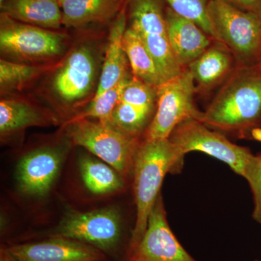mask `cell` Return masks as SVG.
Masks as SVG:
<instances>
[{
	"label": "cell",
	"mask_w": 261,
	"mask_h": 261,
	"mask_svg": "<svg viewBox=\"0 0 261 261\" xmlns=\"http://www.w3.org/2000/svg\"><path fill=\"white\" fill-rule=\"evenodd\" d=\"M106 47L97 36L84 34L49 70L43 84V94L55 107L73 111L94 99Z\"/></svg>",
	"instance_id": "6da1fadb"
},
{
	"label": "cell",
	"mask_w": 261,
	"mask_h": 261,
	"mask_svg": "<svg viewBox=\"0 0 261 261\" xmlns=\"http://www.w3.org/2000/svg\"><path fill=\"white\" fill-rule=\"evenodd\" d=\"M206 126L261 142V67L237 66L202 114Z\"/></svg>",
	"instance_id": "7a4b0ae2"
},
{
	"label": "cell",
	"mask_w": 261,
	"mask_h": 261,
	"mask_svg": "<svg viewBox=\"0 0 261 261\" xmlns=\"http://www.w3.org/2000/svg\"><path fill=\"white\" fill-rule=\"evenodd\" d=\"M185 154L168 139L140 142L134 161V193L137 217L130 235L129 256L147 228L149 214L166 173L181 168Z\"/></svg>",
	"instance_id": "3957f363"
},
{
	"label": "cell",
	"mask_w": 261,
	"mask_h": 261,
	"mask_svg": "<svg viewBox=\"0 0 261 261\" xmlns=\"http://www.w3.org/2000/svg\"><path fill=\"white\" fill-rule=\"evenodd\" d=\"M69 43L66 33L20 23L0 13L3 59L25 64H54L66 54Z\"/></svg>",
	"instance_id": "277c9868"
},
{
	"label": "cell",
	"mask_w": 261,
	"mask_h": 261,
	"mask_svg": "<svg viewBox=\"0 0 261 261\" xmlns=\"http://www.w3.org/2000/svg\"><path fill=\"white\" fill-rule=\"evenodd\" d=\"M214 40L226 46L238 66L257 65L261 58V16L221 0H210L207 9Z\"/></svg>",
	"instance_id": "5b68a950"
},
{
	"label": "cell",
	"mask_w": 261,
	"mask_h": 261,
	"mask_svg": "<svg viewBox=\"0 0 261 261\" xmlns=\"http://www.w3.org/2000/svg\"><path fill=\"white\" fill-rule=\"evenodd\" d=\"M49 236L81 242L99 250L108 259L118 258L123 253L128 261L121 216L113 207L89 212L68 211Z\"/></svg>",
	"instance_id": "8992f818"
},
{
	"label": "cell",
	"mask_w": 261,
	"mask_h": 261,
	"mask_svg": "<svg viewBox=\"0 0 261 261\" xmlns=\"http://www.w3.org/2000/svg\"><path fill=\"white\" fill-rule=\"evenodd\" d=\"M67 137L126 176L134 168L140 137L123 133L109 123L92 119H71L65 126Z\"/></svg>",
	"instance_id": "52a82bcc"
},
{
	"label": "cell",
	"mask_w": 261,
	"mask_h": 261,
	"mask_svg": "<svg viewBox=\"0 0 261 261\" xmlns=\"http://www.w3.org/2000/svg\"><path fill=\"white\" fill-rule=\"evenodd\" d=\"M166 3L163 0H126L127 27L142 39L166 81L177 76L183 68L168 40Z\"/></svg>",
	"instance_id": "ba28073f"
},
{
	"label": "cell",
	"mask_w": 261,
	"mask_h": 261,
	"mask_svg": "<svg viewBox=\"0 0 261 261\" xmlns=\"http://www.w3.org/2000/svg\"><path fill=\"white\" fill-rule=\"evenodd\" d=\"M195 81L185 68L177 76L166 81L157 89V109L146 130L145 139L169 138L174 128L189 119L202 121L203 112L196 106Z\"/></svg>",
	"instance_id": "9c48e42d"
},
{
	"label": "cell",
	"mask_w": 261,
	"mask_h": 261,
	"mask_svg": "<svg viewBox=\"0 0 261 261\" xmlns=\"http://www.w3.org/2000/svg\"><path fill=\"white\" fill-rule=\"evenodd\" d=\"M169 140L185 154L194 151L203 152L226 163L243 177L247 163L253 156L247 147L233 143L219 130L195 119L186 120L178 124Z\"/></svg>",
	"instance_id": "30bf717a"
},
{
	"label": "cell",
	"mask_w": 261,
	"mask_h": 261,
	"mask_svg": "<svg viewBox=\"0 0 261 261\" xmlns=\"http://www.w3.org/2000/svg\"><path fill=\"white\" fill-rule=\"evenodd\" d=\"M0 261H108L106 255L88 245L61 237L37 241L3 244Z\"/></svg>",
	"instance_id": "8fae6325"
},
{
	"label": "cell",
	"mask_w": 261,
	"mask_h": 261,
	"mask_svg": "<svg viewBox=\"0 0 261 261\" xmlns=\"http://www.w3.org/2000/svg\"><path fill=\"white\" fill-rule=\"evenodd\" d=\"M128 261H197L171 231L161 194L149 214L145 232Z\"/></svg>",
	"instance_id": "7c38bea8"
},
{
	"label": "cell",
	"mask_w": 261,
	"mask_h": 261,
	"mask_svg": "<svg viewBox=\"0 0 261 261\" xmlns=\"http://www.w3.org/2000/svg\"><path fill=\"white\" fill-rule=\"evenodd\" d=\"M68 144L42 146L22 158L17 166L19 187L27 195H47L58 176Z\"/></svg>",
	"instance_id": "4fadbf2b"
},
{
	"label": "cell",
	"mask_w": 261,
	"mask_h": 261,
	"mask_svg": "<svg viewBox=\"0 0 261 261\" xmlns=\"http://www.w3.org/2000/svg\"><path fill=\"white\" fill-rule=\"evenodd\" d=\"M168 40L176 61L183 69L201 56L214 39L190 19L182 17L166 6Z\"/></svg>",
	"instance_id": "5bb4252c"
},
{
	"label": "cell",
	"mask_w": 261,
	"mask_h": 261,
	"mask_svg": "<svg viewBox=\"0 0 261 261\" xmlns=\"http://www.w3.org/2000/svg\"><path fill=\"white\" fill-rule=\"evenodd\" d=\"M237 66L229 49L222 43L214 40L187 69L193 77L197 92L206 93L224 83Z\"/></svg>",
	"instance_id": "9a60e30c"
},
{
	"label": "cell",
	"mask_w": 261,
	"mask_h": 261,
	"mask_svg": "<svg viewBox=\"0 0 261 261\" xmlns=\"http://www.w3.org/2000/svg\"><path fill=\"white\" fill-rule=\"evenodd\" d=\"M58 1L63 13V27L78 31L111 23L126 3V0Z\"/></svg>",
	"instance_id": "2e32d148"
},
{
	"label": "cell",
	"mask_w": 261,
	"mask_h": 261,
	"mask_svg": "<svg viewBox=\"0 0 261 261\" xmlns=\"http://www.w3.org/2000/svg\"><path fill=\"white\" fill-rule=\"evenodd\" d=\"M109 25L100 80L94 97L130 76L128 71L129 63L123 46L127 27L126 5Z\"/></svg>",
	"instance_id": "e0dca14e"
},
{
	"label": "cell",
	"mask_w": 261,
	"mask_h": 261,
	"mask_svg": "<svg viewBox=\"0 0 261 261\" xmlns=\"http://www.w3.org/2000/svg\"><path fill=\"white\" fill-rule=\"evenodd\" d=\"M0 13L29 25L61 30L63 13L58 0H4Z\"/></svg>",
	"instance_id": "ac0fdd59"
},
{
	"label": "cell",
	"mask_w": 261,
	"mask_h": 261,
	"mask_svg": "<svg viewBox=\"0 0 261 261\" xmlns=\"http://www.w3.org/2000/svg\"><path fill=\"white\" fill-rule=\"evenodd\" d=\"M57 121L54 115L20 98H3L0 102L2 138L33 126H43Z\"/></svg>",
	"instance_id": "d6986e66"
},
{
	"label": "cell",
	"mask_w": 261,
	"mask_h": 261,
	"mask_svg": "<svg viewBox=\"0 0 261 261\" xmlns=\"http://www.w3.org/2000/svg\"><path fill=\"white\" fill-rule=\"evenodd\" d=\"M123 46L134 77L156 89L166 82L140 36L128 27L123 35Z\"/></svg>",
	"instance_id": "ffe728a7"
},
{
	"label": "cell",
	"mask_w": 261,
	"mask_h": 261,
	"mask_svg": "<svg viewBox=\"0 0 261 261\" xmlns=\"http://www.w3.org/2000/svg\"><path fill=\"white\" fill-rule=\"evenodd\" d=\"M81 175L86 187L95 195H105L123 188V176L108 163L84 154L80 159Z\"/></svg>",
	"instance_id": "44dd1931"
},
{
	"label": "cell",
	"mask_w": 261,
	"mask_h": 261,
	"mask_svg": "<svg viewBox=\"0 0 261 261\" xmlns=\"http://www.w3.org/2000/svg\"><path fill=\"white\" fill-rule=\"evenodd\" d=\"M32 65L0 59V91L9 94L22 90L56 65Z\"/></svg>",
	"instance_id": "7402d4cb"
},
{
	"label": "cell",
	"mask_w": 261,
	"mask_h": 261,
	"mask_svg": "<svg viewBox=\"0 0 261 261\" xmlns=\"http://www.w3.org/2000/svg\"><path fill=\"white\" fill-rule=\"evenodd\" d=\"M132 77H127L115 87L94 97L86 111L72 119H97L102 123H109L113 111L121 101L123 89Z\"/></svg>",
	"instance_id": "603a6c76"
},
{
	"label": "cell",
	"mask_w": 261,
	"mask_h": 261,
	"mask_svg": "<svg viewBox=\"0 0 261 261\" xmlns=\"http://www.w3.org/2000/svg\"><path fill=\"white\" fill-rule=\"evenodd\" d=\"M152 113L120 102L113 111L109 124L126 135L140 137Z\"/></svg>",
	"instance_id": "cb8c5ba5"
},
{
	"label": "cell",
	"mask_w": 261,
	"mask_h": 261,
	"mask_svg": "<svg viewBox=\"0 0 261 261\" xmlns=\"http://www.w3.org/2000/svg\"><path fill=\"white\" fill-rule=\"evenodd\" d=\"M166 6L182 17L197 23L214 39L212 29L207 18V9L210 0H163Z\"/></svg>",
	"instance_id": "d4e9b609"
},
{
	"label": "cell",
	"mask_w": 261,
	"mask_h": 261,
	"mask_svg": "<svg viewBox=\"0 0 261 261\" xmlns=\"http://www.w3.org/2000/svg\"><path fill=\"white\" fill-rule=\"evenodd\" d=\"M157 101V89L132 75L122 92L120 102L152 113Z\"/></svg>",
	"instance_id": "484cf974"
},
{
	"label": "cell",
	"mask_w": 261,
	"mask_h": 261,
	"mask_svg": "<svg viewBox=\"0 0 261 261\" xmlns=\"http://www.w3.org/2000/svg\"><path fill=\"white\" fill-rule=\"evenodd\" d=\"M243 178L248 182L252 194V218L261 224V154H253L247 163Z\"/></svg>",
	"instance_id": "4316f807"
},
{
	"label": "cell",
	"mask_w": 261,
	"mask_h": 261,
	"mask_svg": "<svg viewBox=\"0 0 261 261\" xmlns=\"http://www.w3.org/2000/svg\"><path fill=\"white\" fill-rule=\"evenodd\" d=\"M243 11L255 13L261 16V0H221Z\"/></svg>",
	"instance_id": "83f0119b"
},
{
	"label": "cell",
	"mask_w": 261,
	"mask_h": 261,
	"mask_svg": "<svg viewBox=\"0 0 261 261\" xmlns=\"http://www.w3.org/2000/svg\"><path fill=\"white\" fill-rule=\"evenodd\" d=\"M257 64H258L259 65H260V66L261 67V58H260V61H259V63H257Z\"/></svg>",
	"instance_id": "f1b7e54d"
},
{
	"label": "cell",
	"mask_w": 261,
	"mask_h": 261,
	"mask_svg": "<svg viewBox=\"0 0 261 261\" xmlns=\"http://www.w3.org/2000/svg\"><path fill=\"white\" fill-rule=\"evenodd\" d=\"M3 1H4V0H0V3H1L2 2H3Z\"/></svg>",
	"instance_id": "f546056e"
},
{
	"label": "cell",
	"mask_w": 261,
	"mask_h": 261,
	"mask_svg": "<svg viewBox=\"0 0 261 261\" xmlns=\"http://www.w3.org/2000/svg\"><path fill=\"white\" fill-rule=\"evenodd\" d=\"M254 261H261V260H254Z\"/></svg>",
	"instance_id": "4dcf8cb0"
},
{
	"label": "cell",
	"mask_w": 261,
	"mask_h": 261,
	"mask_svg": "<svg viewBox=\"0 0 261 261\" xmlns=\"http://www.w3.org/2000/svg\"></svg>",
	"instance_id": "1f68e13d"
}]
</instances>
